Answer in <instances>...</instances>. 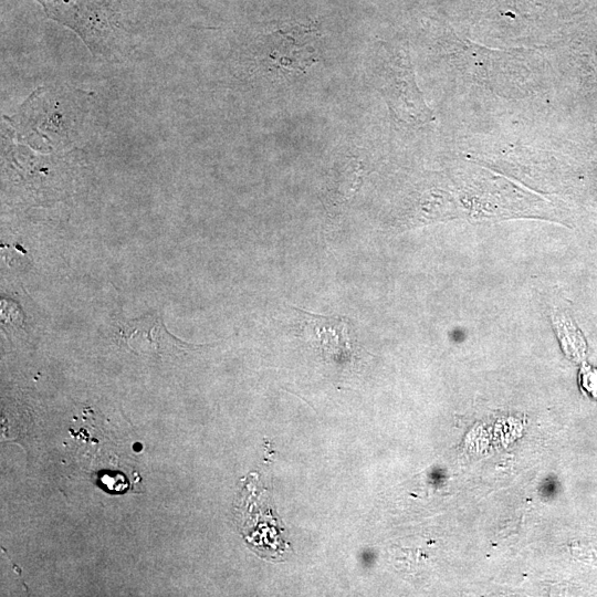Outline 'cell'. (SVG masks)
Instances as JSON below:
<instances>
[{
	"label": "cell",
	"mask_w": 597,
	"mask_h": 597,
	"mask_svg": "<svg viewBox=\"0 0 597 597\" xmlns=\"http://www.w3.org/2000/svg\"><path fill=\"white\" fill-rule=\"evenodd\" d=\"M46 15L78 34L93 53L112 54L122 25L105 0H36Z\"/></svg>",
	"instance_id": "cell-1"
},
{
	"label": "cell",
	"mask_w": 597,
	"mask_h": 597,
	"mask_svg": "<svg viewBox=\"0 0 597 597\" xmlns=\"http://www.w3.org/2000/svg\"><path fill=\"white\" fill-rule=\"evenodd\" d=\"M255 473L251 484L243 489L241 519L247 542L255 553L270 561H282L290 551V544L283 537L284 528L270 504L265 489L258 491Z\"/></svg>",
	"instance_id": "cell-2"
},
{
	"label": "cell",
	"mask_w": 597,
	"mask_h": 597,
	"mask_svg": "<svg viewBox=\"0 0 597 597\" xmlns=\"http://www.w3.org/2000/svg\"><path fill=\"white\" fill-rule=\"evenodd\" d=\"M316 27L290 23L270 34L264 57L270 70L281 73L304 72L314 62L315 50L308 39Z\"/></svg>",
	"instance_id": "cell-3"
},
{
	"label": "cell",
	"mask_w": 597,
	"mask_h": 597,
	"mask_svg": "<svg viewBox=\"0 0 597 597\" xmlns=\"http://www.w3.org/2000/svg\"><path fill=\"white\" fill-rule=\"evenodd\" d=\"M293 310L300 314V327L305 337L307 336L324 353L335 358L349 353L347 318L313 314L297 307H293Z\"/></svg>",
	"instance_id": "cell-4"
},
{
	"label": "cell",
	"mask_w": 597,
	"mask_h": 597,
	"mask_svg": "<svg viewBox=\"0 0 597 597\" xmlns=\"http://www.w3.org/2000/svg\"><path fill=\"white\" fill-rule=\"evenodd\" d=\"M121 337L127 342L132 348L142 352L147 344L148 349L159 350L164 344L177 346L179 348H199L198 345L186 344L171 336L165 325L156 316H144L128 321L122 326Z\"/></svg>",
	"instance_id": "cell-5"
},
{
	"label": "cell",
	"mask_w": 597,
	"mask_h": 597,
	"mask_svg": "<svg viewBox=\"0 0 597 597\" xmlns=\"http://www.w3.org/2000/svg\"><path fill=\"white\" fill-rule=\"evenodd\" d=\"M362 181V167L356 159H348L332 170L326 192V203L343 205L357 191Z\"/></svg>",
	"instance_id": "cell-6"
},
{
	"label": "cell",
	"mask_w": 597,
	"mask_h": 597,
	"mask_svg": "<svg viewBox=\"0 0 597 597\" xmlns=\"http://www.w3.org/2000/svg\"><path fill=\"white\" fill-rule=\"evenodd\" d=\"M554 325L565 352L575 359L585 355V341L575 324L565 315H555Z\"/></svg>",
	"instance_id": "cell-7"
},
{
	"label": "cell",
	"mask_w": 597,
	"mask_h": 597,
	"mask_svg": "<svg viewBox=\"0 0 597 597\" xmlns=\"http://www.w3.org/2000/svg\"><path fill=\"white\" fill-rule=\"evenodd\" d=\"M578 380L582 389L597 400V368L583 365Z\"/></svg>",
	"instance_id": "cell-8"
}]
</instances>
